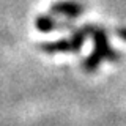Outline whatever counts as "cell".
I'll return each mask as SVG.
<instances>
[{
  "label": "cell",
  "mask_w": 126,
  "mask_h": 126,
  "mask_svg": "<svg viewBox=\"0 0 126 126\" xmlns=\"http://www.w3.org/2000/svg\"><path fill=\"white\" fill-rule=\"evenodd\" d=\"M90 36L93 39V52L82 62V69L87 73H93L101 66L102 62H115L118 58L117 50L110 46L107 32L102 27L90 24Z\"/></svg>",
  "instance_id": "6da1fadb"
},
{
  "label": "cell",
  "mask_w": 126,
  "mask_h": 126,
  "mask_svg": "<svg viewBox=\"0 0 126 126\" xmlns=\"http://www.w3.org/2000/svg\"><path fill=\"white\" fill-rule=\"evenodd\" d=\"M85 6L84 3L77 2V0H58L50 5L49 13L54 16H60V17H66L68 21L77 19L79 16H82Z\"/></svg>",
  "instance_id": "3957f363"
},
{
  "label": "cell",
  "mask_w": 126,
  "mask_h": 126,
  "mask_svg": "<svg viewBox=\"0 0 126 126\" xmlns=\"http://www.w3.org/2000/svg\"><path fill=\"white\" fill-rule=\"evenodd\" d=\"M90 35V24H87L84 27H79L71 33L69 38H62L57 41H49V43H43L39 46V49L44 54H73L79 52L80 47L84 46L85 39Z\"/></svg>",
  "instance_id": "7a4b0ae2"
},
{
  "label": "cell",
  "mask_w": 126,
  "mask_h": 126,
  "mask_svg": "<svg viewBox=\"0 0 126 126\" xmlns=\"http://www.w3.org/2000/svg\"><path fill=\"white\" fill-rule=\"evenodd\" d=\"M117 35L123 39V41H126V27H120V29H117Z\"/></svg>",
  "instance_id": "5b68a950"
},
{
  "label": "cell",
  "mask_w": 126,
  "mask_h": 126,
  "mask_svg": "<svg viewBox=\"0 0 126 126\" xmlns=\"http://www.w3.org/2000/svg\"><path fill=\"white\" fill-rule=\"evenodd\" d=\"M71 24L69 21L66 22H58L57 16L46 13V14H39L36 19H35V29L41 33H50V32H55L58 29H69Z\"/></svg>",
  "instance_id": "277c9868"
}]
</instances>
